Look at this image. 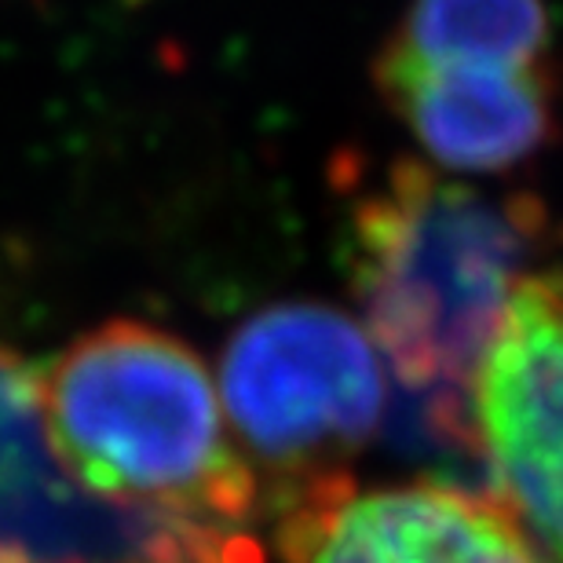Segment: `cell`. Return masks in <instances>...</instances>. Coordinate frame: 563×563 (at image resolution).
I'll list each match as a JSON object with an SVG mask.
<instances>
[{
  "label": "cell",
  "mask_w": 563,
  "mask_h": 563,
  "mask_svg": "<svg viewBox=\"0 0 563 563\" xmlns=\"http://www.w3.org/2000/svg\"><path fill=\"white\" fill-rule=\"evenodd\" d=\"M347 201V275L366 336L399 380L391 435L407 454L450 468L446 483L498 494L476 388L516 289L542 272L553 245L549 209L407 157L358 179Z\"/></svg>",
  "instance_id": "cell-1"
},
{
  "label": "cell",
  "mask_w": 563,
  "mask_h": 563,
  "mask_svg": "<svg viewBox=\"0 0 563 563\" xmlns=\"http://www.w3.org/2000/svg\"><path fill=\"white\" fill-rule=\"evenodd\" d=\"M55 454L77 479L223 534H253L264 490L209 366L187 341L114 319L37 369Z\"/></svg>",
  "instance_id": "cell-2"
},
{
  "label": "cell",
  "mask_w": 563,
  "mask_h": 563,
  "mask_svg": "<svg viewBox=\"0 0 563 563\" xmlns=\"http://www.w3.org/2000/svg\"><path fill=\"white\" fill-rule=\"evenodd\" d=\"M223 413L272 509L347 479V461L385 418V369L355 319L319 300H282L231 333Z\"/></svg>",
  "instance_id": "cell-3"
},
{
  "label": "cell",
  "mask_w": 563,
  "mask_h": 563,
  "mask_svg": "<svg viewBox=\"0 0 563 563\" xmlns=\"http://www.w3.org/2000/svg\"><path fill=\"white\" fill-rule=\"evenodd\" d=\"M0 563H264L223 534L92 490L55 454L37 366L0 341Z\"/></svg>",
  "instance_id": "cell-4"
},
{
  "label": "cell",
  "mask_w": 563,
  "mask_h": 563,
  "mask_svg": "<svg viewBox=\"0 0 563 563\" xmlns=\"http://www.w3.org/2000/svg\"><path fill=\"white\" fill-rule=\"evenodd\" d=\"M272 516L286 563H545L498 494L446 479L358 487L347 476Z\"/></svg>",
  "instance_id": "cell-5"
},
{
  "label": "cell",
  "mask_w": 563,
  "mask_h": 563,
  "mask_svg": "<svg viewBox=\"0 0 563 563\" xmlns=\"http://www.w3.org/2000/svg\"><path fill=\"white\" fill-rule=\"evenodd\" d=\"M494 487L545 563H563V267L516 289L476 388Z\"/></svg>",
  "instance_id": "cell-6"
},
{
  "label": "cell",
  "mask_w": 563,
  "mask_h": 563,
  "mask_svg": "<svg viewBox=\"0 0 563 563\" xmlns=\"http://www.w3.org/2000/svg\"><path fill=\"white\" fill-rule=\"evenodd\" d=\"M377 92L439 165L509 173L556 140V77L542 63H428L385 44Z\"/></svg>",
  "instance_id": "cell-7"
},
{
  "label": "cell",
  "mask_w": 563,
  "mask_h": 563,
  "mask_svg": "<svg viewBox=\"0 0 563 563\" xmlns=\"http://www.w3.org/2000/svg\"><path fill=\"white\" fill-rule=\"evenodd\" d=\"M549 37L545 0H413L388 44L428 63L534 66Z\"/></svg>",
  "instance_id": "cell-8"
}]
</instances>
